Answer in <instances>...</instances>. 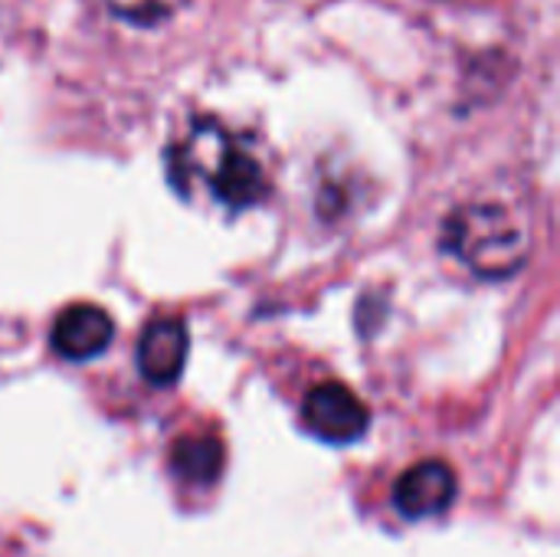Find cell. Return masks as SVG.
Segmentation results:
<instances>
[{"label":"cell","mask_w":560,"mask_h":557,"mask_svg":"<svg viewBox=\"0 0 560 557\" xmlns=\"http://www.w3.org/2000/svg\"><path fill=\"white\" fill-rule=\"evenodd\" d=\"M115 322L98 305H69L52 325V348L69 361H89L112 345Z\"/></svg>","instance_id":"8992f818"},{"label":"cell","mask_w":560,"mask_h":557,"mask_svg":"<svg viewBox=\"0 0 560 557\" xmlns=\"http://www.w3.org/2000/svg\"><path fill=\"white\" fill-rule=\"evenodd\" d=\"M223 443L217 437H180L171 446V469L190 486H213L223 473Z\"/></svg>","instance_id":"52a82bcc"},{"label":"cell","mask_w":560,"mask_h":557,"mask_svg":"<svg viewBox=\"0 0 560 557\" xmlns=\"http://www.w3.org/2000/svg\"><path fill=\"white\" fill-rule=\"evenodd\" d=\"M456 489L459 479L450 463L423 460L394 483V509L410 522H423L443 515L456 502Z\"/></svg>","instance_id":"3957f363"},{"label":"cell","mask_w":560,"mask_h":557,"mask_svg":"<svg viewBox=\"0 0 560 557\" xmlns=\"http://www.w3.org/2000/svg\"><path fill=\"white\" fill-rule=\"evenodd\" d=\"M302 420L318 440L345 446L368 433L371 414L354 391L331 381V384H318L315 391H308L302 404Z\"/></svg>","instance_id":"7a4b0ae2"},{"label":"cell","mask_w":560,"mask_h":557,"mask_svg":"<svg viewBox=\"0 0 560 557\" xmlns=\"http://www.w3.org/2000/svg\"><path fill=\"white\" fill-rule=\"evenodd\" d=\"M207 177L213 184V194L230 207H249L266 197L262 167L246 151H240L223 131H213V154H210Z\"/></svg>","instance_id":"277c9868"},{"label":"cell","mask_w":560,"mask_h":557,"mask_svg":"<svg viewBox=\"0 0 560 557\" xmlns=\"http://www.w3.org/2000/svg\"><path fill=\"white\" fill-rule=\"evenodd\" d=\"M187 361V328L177 318H154L138 338V371L144 381L167 387L180 378Z\"/></svg>","instance_id":"5b68a950"},{"label":"cell","mask_w":560,"mask_h":557,"mask_svg":"<svg viewBox=\"0 0 560 557\" xmlns=\"http://www.w3.org/2000/svg\"><path fill=\"white\" fill-rule=\"evenodd\" d=\"M450 250L479 276H509L528 256V240L502 207L476 204L450 217Z\"/></svg>","instance_id":"6da1fadb"}]
</instances>
